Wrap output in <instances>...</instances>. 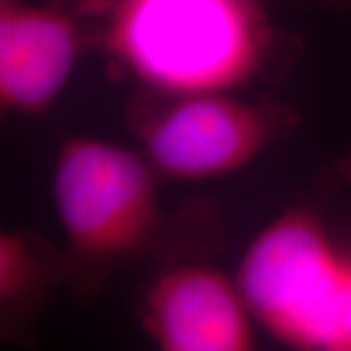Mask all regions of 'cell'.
Segmentation results:
<instances>
[{
  "mask_svg": "<svg viewBox=\"0 0 351 351\" xmlns=\"http://www.w3.org/2000/svg\"><path fill=\"white\" fill-rule=\"evenodd\" d=\"M262 0H113L104 45L162 96L228 92L267 49Z\"/></svg>",
  "mask_w": 351,
  "mask_h": 351,
  "instance_id": "cell-1",
  "label": "cell"
},
{
  "mask_svg": "<svg viewBox=\"0 0 351 351\" xmlns=\"http://www.w3.org/2000/svg\"><path fill=\"white\" fill-rule=\"evenodd\" d=\"M351 252L338 248L306 209L277 217L254 239L239 269L252 316L281 343L346 350Z\"/></svg>",
  "mask_w": 351,
  "mask_h": 351,
  "instance_id": "cell-2",
  "label": "cell"
},
{
  "mask_svg": "<svg viewBox=\"0 0 351 351\" xmlns=\"http://www.w3.org/2000/svg\"><path fill=\"white\" fill-rule=\"evenodd\" d=\"M53 203L71 271L100 276L147 254L162 232L158 170L104 138L64 141L55 160Z\"/></svg>",
  "mask_w": 351,
  "mask_h": 351,
  "instance_id": "cell-3",
  "label": "cell"
},
{
  "mask_svg": "<svg viewBox=\"0 0 351 351\" xmlns=\"http://www.w3.org/2000/svg\"><path fill=\"white\" fill-rule=\"evenodd\" d=\"M287 125L279 108L201 92L166 96L138 119L137 133L158 174L193 182L244 168Z\"/></svg>",
  "mask_w": 351,
  "mask_h": 351,
  "instance_id": "cell-4",
  "label": "cell"
},
{
  "mask_svg": "<svg viewBox=\"0 0 351 351\" xmlns=\"http://www.w3.org/2000/svg\"><path fill=\"white\" fill-rule=\"evenodd\" d=\"M143 324L164 351H246L256 341L239 283L201 263H178L152 279Z\"/></svg>",
  "mask_w": 351,
  "mask_h": 351,
  "instance_id": "cell-5",
  "label": "cell"
},
{
  "mask_svg": "<svg viewBox=\"0 0 351 351\" xmlns=\"http://www.w3.org/2000/svg\"><path fill=\"white\" fill-rule=\"evenodd\" d=\"M80 51L75 20L51 6L0 0V104L41 113L61 94Z\"/></svg>",
  "mask_w": 351,
  "mask_h": 351,
  "instance_id": "cell-6",
  "label": "cell"
},
{
  "mask_svg": "<svg viewBox=\"0 0 351 351\" xmlns=\"http://www.w3.org/2000/svg\"><path fill=\"white\" fill-rule=\"evenodd\" d=\"M71 274L66 252L27 232L0 237V313L2 326L16 330L39 308L57 281Z\"/></svg>",
  "mask_w": 351,
  "mask_h": 351,
  "instance_id": "cell-7",
  "label": "cell"
},
{
  "mask_svg": "<svg viewBox=\"0 0 351 351\" xmlns=\"http://www.w3.org/2000/svg\"><path fill=\"white\" fill-rule=\"evenodd\" d=\"M346 350L351 351V285H350V302H348V324H346Z\"/></svg>",
  "mask_w": 351,
  "mask_h": 351,
  "instance_id": "cell-8",
  "label": "cell"
}]
</instances>
